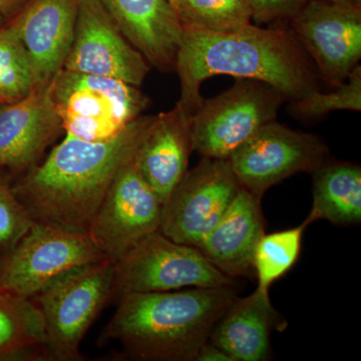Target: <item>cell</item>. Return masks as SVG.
Here are the masks:
<instances>
[{"instance_id":"14","label":"cell","mask_w":361,"mask_h":361,"mask_svg":"<svg viewBox=\"0 0 361 361\" xmlns=\"http://www.w3.org/2000/svg\"><path fill=\"white\" fill-rule=\"evenodd\" d=\"M52 80L35 87L18 103L0 109V168L23 174L37 165L63 130Z\"/></svg>"},{"instance_id":"30","label":"cell","mask_w":361,"mask_h":361,"mask_svg":"<svg viewBox=\"0 0 361 361\" xmlns=\"http://www.w3.org/2000/svg\"><path fill=\"white\" fill-rule=\"evenodd\" d=\"M326 1L336 2V4H349V6H361V0H326Z\"/></svg>"},{"instance_id":"32","label":"cell","mask_w":361,"mask_h":361,"mask_svg":"<svg viewBox=\"0 0 361 361\" xmlns=\"http://www.w3.org/2000/svg\"><path fill=\"white\" fill-rule=\"evenodd\" d=\"M6 21L4 20L1 16H0V27H2L4 25H6Z\"/></svg>"},{"instance_id":"22","label":"cell","mask_w":361,"mask_h":361,"mask_svg":"<svg viewBox=\"0 0 361 361\" xmlns=\"http://www.w3.org/2000/svg\"><path fill=\"white\" fill-rule=\"evenodd\" d=\"M184 30L231 32L251 25L249 0H182L175 7Z\"/></svg>"},{"instance_id":"5","label":"cell","mask_w":361,"mask_h":361,"mask_svg":"<svg viewBox=\"0 0 361 361\" xmlns=\"http://www.w3.org/2000/svg\"><path fill=\"white\" fill-rule=\"evenodd\" d=\"M52 94L63 130L87 142L115 137L142 116L149 104L139 87L66 70L52 80Z\"/></svg>"},{"instance_id":"19","label":"cell","mask_w":361,"mask_h":361,"mask_svg":"<svg viewBox=\"0 0 361 361\" xmlns=\"http://www.w3.org/2000/svg\"><path fill=\"white\" fill-rule=\"evenodd\" d=\"M285 322L271 303L269 292L256 290L236 297L221 316L209 341L226 351L234 361L267 360L271 334Z\"/></svg>"},{"instance_id":"12","label":"cell","mask_w":361,"mask_h":361,"mask_svg":"<svg viewBox=\"0 0 361 361\" xmlns=\"http://www.w3.org/2000/svg\"><path fill=\"white\" fill-rule=\"evenodd\" d=\"M320 78L345 82L361 59V6L310 0L289 23Z\"/></svg>"},{"instance_id":"25","label":"cell","mask_w":361,"mask_h":361,"mask_svg":"<svg viewBox=\"0 0 361 361\" xmlns=\"http://www.w3.org/2000/svg\"><path fill=\"white\" fill-rule=\"evenodd\" d=\"M289 113L299 120H317L336 111H361V66H357L348 80L334 90H313L295 101L289 102Z\"/></svg>"},{"instance_id":"33","label":"cell","mask_w":361,"mask_h":361,"mask_svg":"<svg viewBox=\"0 0 361 361\" xmlns=\"http://www.w3.org/2000/svg\"><path fill=\"white\" fill-rule=\"evenodd\" d=\"M1 106H0V109H1Z\"/></svg>"},{"instance_id":"4","label":"cell","mask_w":361,"mask_h":361,"mask_svg":"<svg viewBox=\"0 0 361 361\" xmlns=\"http://www.w3.org/2000/svg\"><path fill=\"white\" fill-rule=\"evenodd\" d=\"M115 262L106 258L70 271L30 300L44 323L49 360H82L80 344L114 299Z\"/></svg>"},{"instance_id":"21","label":"cell","mask_w":361,"mask_h":361,"mask_svg":"<svg viewBox=\"0 0 361 361\" xmlns=\"http://www.w3.org/2000/svg\"><path fill=\"white\" fill-rule=\"evenodd\" d=\"M49 360L44 323L30 299L0 289V360Z\"/></svg>"},{"instance_id":"13","label":"cell","mask_w":361,"mask_h":361,"mask_svg":"<svg viewBox=\"0 0 361 361\" xmlns=\"http://www.w3.org/2000/svg\"><path fill=\"white\" fill-rule=\"evenodd\" d=\"M151 65L99 0H80L75 37L63 70L141 87Z\"/></svg>"},{"instance_id":"23","label":"cell","mask_w":361,"mask_h":361,"mask_svg":"<svg viewBox=\"0 0 361 361\" xmlns=\"http://www.w3.org/2000/svg\"><path fill=\"white\" fill-rule=\"evenodd\" d=\"M307 226L303 222L298 227L263 235L253 258L259 290L269 292L271 285L293 267L300 255Z\"/></svg>"},{"instance_id":"29","label":"cell","mask_w":361,"mask_h":361,"mask_svg":"<svg viewBox=\"0 0 361 361\" xmlns=\"http://www.w3.org/2000/svg\"><path fill=\"white\" fill-rule=\"evenodd\" d=\"M30 0H0V16L8 23L28 4Z\"/></svg>"},{"instance_id":"17","label":"cell","mask_w":361,"mask_h":361,"mask_svg":"<svg viewBox=\"0 0 361 361\" xmlns=\"http://www.w3.org/2000/svg\"><path fill=\"white\" fill-rule=\"evenodd\" d=\"M265 234L261 199L241 187L224 215L197 248L227 276H245L253 269L258 242Z\"/></svg>"},{"instance_id":"15","label":"cell","mask_w":361,"mask_h":361,"mask_svg":"<svg viewBox=\"0 0 361 361\" xmlns=\"http://www.w3.org/2000/svg\"><path fill=\"white\" fill-rule=\"evenodd\" d=\"M80 0H30L8 21L32 63L35 87L49 84L71 51Z\"/></svg>"},{"instance_id":"7","label":"cell","mask_w":361,"mask_h":361,"mask_svg":"<svg viewBox=\"0 0 361 361\" xmlns=\"http://www.w3.org/2000/svg\"><path fill=\"white\" fill-rule=\"evenodd\" d=\"M196 247L177 243L160 231L147 235L115 262L114 298L130 293L234 286Z\"/></svg>"},{"instance_id":"26","label":"cell","mask_w":361,"mask_h":361,"mask_svg":"<svg viewBox=\"0 0 361 361\" xmlns=\"http://www.w3.org/2000/svg\"><path fill=\"white\" fill-rule=\"evenodd\" d=\"M32 223L14 194L13 185L0 173V252L13 246Z\"/></svg>"},{"instance_id":"28","label":"cell","mask_w":361,"mask_h":361,"mask_svg":"<svg viewBox=\"0 0 361 361\" xmlns=\"http://www.w3.org/2000/svg\"><path fill=\"white\" fill-rule=\"evenodd\" d=\"M195 361H234V360L222 348L208 341L202 346Z\"/></svg>"},{"instance_id":"1","label":"cell","mask_w":361,"mask_h":361,"mask_svg":"<svg viewBox=\"0 0 361 361\" xmlns=\"http://www.w3.org/2000/svg\"><path fill=\"white\" fill-rule=\"evenodd\" d=\"M175 70L180 89L177 106L191 116L203 104L202 82L215 75L265 82L288 102L319 90L314 63L284 26L251 23L223 33L184 30Z\"/></svg>"},{"instance_id":"2","label":"cell","mask_w":361,"mask_h":361,"mask_svg":"<svg viewBox=\"0 0 361 361\" xmlns=\"http://www.w3.org/2000/svg\"><path fill=\"white\" fill-rule=\"evenodd\" d=\"M153 116H141L111 139L66 135L42 164L13 185L32 222L87 233L118 171L135 156Z\"/></svg>"},{"instance_id":"20","label":"cell","mask_w":361,"mask_h":361,"mask_svg":"<svg viewBox=\"0 0 361 361\" xmlns=\"http://www.w3.org/2000/svg\"><path fill=\"white\" fill-rule=\"evenodd\" d=\"M313 174V204L304 222L325 220L336 225L361 221V168L350 161L327 160Z\"/></svg>"},{"instance_id":"3","label":"cell","mask_w":361,"mask_h":361,"mask_svg":"<svg viewBox=\"0 0 361 361\" xmlns=\"http://www.w3.org/2000/svg\"><path fill=\"white\" fill-rule=\"evenodd\" d=\"M236 297L233 286L127 294L103 337L133 360L195 361Z\"/></svg>"},{"instance_id":"11","label":"cell","mask_w":361,"mask_h":361,"mask_svg":"<svg viewBox=\"0 0 361 361\" xmlns=\"http://www.w3.org/2000/svg\"><path fill=\"white\" fill-rule=\"evenodd\" d=\"M134 157L118 171L87 231L114 262L160 229L163 202L140 174Z\"/></svg>"},{"instance_id":"16","label":"cell","mask_w":361,"mask_h":361,"mask_svg":"<svg viewBox=\"0 0 361 361\" xmlns=\"http://www.w3.org/2000/svg\"><path fill=\"white\" fill-rule=\"evenodd\" d=\"M191 118L177 104L153 116L135 153L140 174L163 204L186 174L194 152Z\"/></svg>"},{"instance_id":"9","label":"cell","mask_w":361,"mask_h":361,"mask_svg":"<svg viewBox=\"0 0 361 361\" xmlns=\"http://www.w3.org/2000/svg\"><path fill=\"white\" fill-rule=\"evenodd\" d=\"M329 158L322 137L275 120L260 128L228 161L241 187L262 199L271 187L299 173L312 174Z\"/></svg>"},{"instance_id":"8","label":"cell","mask_w":361,"mask_h":361,"mask_svg":"<svg viewBox=\"0 0 361 361\" xmlns=\"http://www.w3.org/2000/svg\"><path fill=\"white\" fill-rule=\"evenodd\" d=\"M284 97L268 84L238 80L192 116L193 149L203 158L228 160L266 123L277 118Z\"/></svg>"},{"instance_id":"6","label":"cell","mask_w":361,"mask_h":361,"mask_svg":"<svg viewBox=\"0 0 361 361\" xmlns=\"http://www.w3.org/2000/svg\"><path fill=\"white\" fill-rule=\"evenodd\" d=\"M106 258L87 233L33 222L0 252V289L32 299L70 271Z\"/></svg>"},{"instance_id":"24","label":"cell","mask_w":361,"mask_h":361,"mask_svg":"<svg viewBox=\"0 0 361 361\" xmlns=\"http://www.w3.org/2000/svg\"><path fill=\"white\" fill-rule=\"evenodd\" d=\"M35 89L32 63L13 25L0 27V106L18 103Z\"/></svg>"},{"instance_id":"27","label":"cell","mask_w":361,"mask_h":361,"mask_svg":"<svg viewBox=\"0 0 361 361\" xmlns=\"http://www.w3.org/2000/svg\"><path fill=\"white\" fill-rule=\"evenodd\" d=\"M310 0H249L252 20L257 25L290 23Z\"/></svg>"},{"instance_id":"10","label":"cell","mask_w":361,"mask_h":361,"mask_svg":"<svg viewBox=\"0 0 361 361\" xmlns=\"http://www.w3.org/2000/svg\"><path fill=\"white\" fill-rule=\"evenodd\" d=\"M240 189L228 160L202 159L164 202L159 231L177 243L197 248Z\"/></svg>"},{"instance_id":"18","label":"cell","mask_w":361,"mask_h":361,"mask_svg":"<svg viewBox=\"0 0 361 361\" xmlns=\"http://www.w3.org/2000/svg\"><path fill=\"white\" fill-rule=\"evenodd\" d=\"M151 66L175 70L183 28L167 0H99Z\"/></svg>"},{"instance_id":"31","label":"cell","mask_w":361,"mask_h":361,"mask_svg":"<svg viewBox=\"0 0 361 361\" xmlns=\"http://www.w3.org/2000/svg\"><path fill=\"white\" fill-rule=\"evenodd\" d=\"M167 1L171 4V6H172L175 11V7L177 6L182 0H167Z\"/></svg>"}]
</instances>
